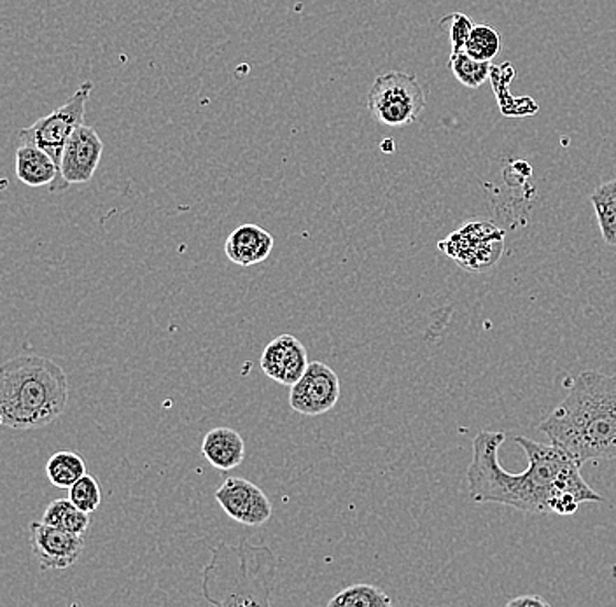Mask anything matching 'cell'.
Here are the masks:
<instances>
[{
  "label": "cell",
  "mask_w": 616,
  "mask_h": 607,
  "mask_svg": "<svg viewBox=\"0 0 616 607\" xmlns=\"http://www.w3.org/2000/svg\"><path fill=\"white\" fill-rule=\"evenodd\" d=\"M505 432L480 431L473 441V461L468 467V487L475 503H497L527 514L574 515L582 503H603L565 450L529 438H514L529 459L520 475L503 470L499 446Z\"/></svg>",
  "instance_id": "1"
},
{
  "label": "cell",
  "mask_w": 616,
  "mask_h": 607,
  "mask_svg": "<svg viewBox=\"0 0 616 607\" xmlns=\"http://www.w3.org/2000/svg\"><path fill=\"white\" fill-rule=\"evenodd\" d=\"M539 431L580 466L616 459V375L580 373L564 401L539 423Z\"/></svg>",
  "instance_id": "2"
},
{
  "label": "cell",
  "mask_w": 616,
  "mask_h": 607,
  "mask_svg": "<svg viewBox=\"0 0 616 607\" xmlns=\"http://www.w3.org/2000/svg\"><path fill=\"white\" fill-rule=\"evenodd\" d=\"M0 373V420L6 428H46L69 405V380L55 361L43 355H18Z\"/></svg>",
  "instance_id": "3"
},
{
  "label": "cell",
  "mask_w": 616,
  "mask_h": 607,
  "mask_svg": "<svg viewBox=\"0 0 616 607\" xmlns=\"http://www.w3.org/2000/svg\"><path fill=\"white\" fill-rule=\"evenodd\" d=\"M277 559L268 547L219 544L204 571V597L216 606H270Z\"/></svg>",
  "instance_id": "4"
},
{
  "label": "cell",
  "mask_w": 616,
  "mask_h": 607,
  "mask_svg": "<svg viewBox=\"0 0 616 607\" xmlns=\"http://www.w3.org/2000/svg\"><path fill=\"white\" fill-rule=\"evenodd\" d=\"M426 108V93L414 74H382L369 93V109L373 118L385 126H408L419 120Z\"/></svg>",
  "instance_id": "5"
},
{
  "label": "cell",
  "mask_w": 616,
  "mask_h": 607,
  "mask_svg": "<svg viewBox=\"0 0 616 607\" xmlns=\"http://www.w3.org/2000/svg\"><path fill=\"white\" fill-rule=\"evenodd\" d=\"M91 90H94V82H82L64 106L35 121L29 129L18 130V146L31 144L41 147L55 159L56 167L61 170L65 146L85 120L86 103L90 100Z\"/></svg>",
  "instance_id": "6"
},
{
  "label": "cell",
  "mask_w": 616,
  "mask_h": 607,
  "mask_svg": "<svg viewBox=\"0 0 616 607\" xmlns=\"http://www.w3.org/2000/svg\"><path fill=\"white\" fill-rule=\"evenodd\" d=\"M503 239L505 233L494 224L470 223L440 242V249L462 268L479 272L496 265L503 253Z\"/></svg>",
  "instance_id": "7"
},
{
  "label": "cell",
  "mask_w": 616,
  "mask_h": 607,
  "mask_svg": "<svg viewBox=\"0 0 616 607\" xmlns=\"http://www.w3.org/2000/svg\"><path fill=\"white\" fill-rule=\"evenodd\" d=\"M340 399V378L321 361L308 364L304 377L292 385L289 407L301 416H324Z\"/></svg>",
  "instance_id": "8"
},
{
  "label": "cell",
  "mask_w": 616,
  "mask_h": 607,
  "mask_svg": "<svg viewBox=\"0 0 616 607\" xmlns=\"http://www.w3.org/2000/svg\"><path fill=\"white\" fill-rule=\"evenodd\" d=\"M224 514L248 527L265 526L274 514V506L262 488L244 478H227L216 493Z\"/></svg>",
  "instance_id": "9"
},
{
  "label": "cell",
  "mask_w": 616,
  "mask_h": 607,
  "mask_svg": "<svg viewBox=\"0 0 616 607\" xmlns=\"http://www.w3.org/2000/svg\"><path fill=\"white\" fill-rule=\"evenodd\" d=\"M31 548L43 571H65L76 564L85 550L81 534L47 526L43 520L31 526Z\"/></svg>",
  "instance_id": "10"
},
{
  "label": "cell",
  "mask_w": 616,
  "mask_h": 607,
  "mask_svg": "<svg viewBox=\"0 0 616 607\" xmlns=\"http://www.w3.org/2000/svg\"><path fill=\"white\" fill-rule=\"evenodd\" d=\"M103 142L95 129L82 123L64 150L61 163V191L70 186L86 185L95 176L102 158Z\"/></svg>",
  "instance_id": "11"
},
{
  "label": "cell",
  "mask_w": 616,
  "mask_h": 607,
  "mask_svg": "<svg viewBox=\"0 0 616 607\" xmlns=\"http://www.w3.org/2000/svg\"><path fill=\"white\" fill-rule=\"evenodd\" d=\"M308 364L307 349L293 334H280L272 340L262 355V369L266 377L289 387L304 377Z\"/></svg>",
  "instance_id": "12"
},
{
  "label": "cell",
  "mask_w": 616,
  "mask_h": 607,
  "mask_svg": "<svg viewBox=\"0 0 616 607\" xmlns=\"http://www.w3.org/2000/svg\"><path fill=\"white\" fill-rule=\"evenodd\" d=\"M274 236L265 228L257 224H242L228 236L224 254L233 265L248 268L266 262L274 251Z\"/></svg>",
  "instance_id": "13"
},
{
  "label": "cell",
  "mask_w": 616,
  "mask_h": 607,
  "mask_svg": "<svg viewBox=\"0 0 616 607\" xmlns=\"http://www.w3.org/2000/svg\"><path fill=\"white\" fill-rule=\"evenodd\" d=\"M16 162V177L29 188L50 186V191L61 192V170L55 159L37 146L20 144L14 154Z\"/></svg>",
  "instance_id": "14"
},
{
  "label": "cell",
  "mask_w": 616,
  "mask_h": 607,
  "mask_svg": "<svg viewBox=\"0 0 616 607\" xmlns=\"http://www.w3.org/2000/svg\"><path fill=\"white\" fill-rule=\"evenodd\" d=\"M201 454L210 466L219 471L239 467L245 457V441L231 428L210 429L201 443Z\"/></svg>",
  "instance_id": "15"
},
{
  "label": "cell",
  "mask_w": 616,
  "mask_h": 607,
  "mask_svg": "<svg viewBox=\"0 0 616 607\" xmlns=\"http://www.w3.org/2000/svg\"><path fill=\"white\" fill-rule=\"evenodd\" d=\"M43 522L74 534L85 536V532L90 529L91 517L90 514L77 508L67 497V499L53 500L52 505L47 506Z\"/></svg>",
  "instance_id": "16"
},
{
  "label": "cell",
  "mask_w": 616,
  "mask_h": 607,
  "mask_svg": "<svg viewBox=\"0 0 616 607\" xmlns=\"http://www.w3.org/2000/svg\"><path fill=\"white\" fill-rule=\"evenodd\" d=\"M46 475L56 488L69 490L77 479L86 475L85 459L70 450H61L47 461Z\"/></svg>",
  "instance_id": "17"
},
{
  "label": "cell",
  "mask_w": 616,
  "mask_h": 607,
  "mask_svg": "<svg viewBox=\"0 0 616 607\" xmlns=\"http://www.w3.org/2000/svg\"><path fill=\"white\" fill-rule=\"evenodd\" d=\"M591 201L604 242L616 245V177L595 189Z\"/></svg>",
  "instance_id": "18"
},
{
  "label": "cell",
  "mask_w": 616,
  "mask_h": 607,
  "mask_svg": "<svg viewBox=\"0 0 616 607\" xmlns=\"http://www.w3.org/2000/svg\"><path fill=\"white\" fill-rule=\"evenodd\" d=\"M450 69L455 79L468 88H480L493 73L488 62H480L468 55L466 49H454L450 55Z\"/></svg>",
  "instance_id": "19"
},
{
  "label": "cell",
  "mask_w": 616,
  "mask_h": 607,
  "mask_svg": "<svg viewBox=\"0 0 616 607\" xmlns=\"http://www.w3.org/2000/svg\"><path fill=\"white\" fill-rule=\"evenodd\" d=\"M330 607H389L393 606L389 595L372 585H352L339 592L328 603Z\"/></svg>",
  "instance_id": "20"
},
{
  "label": "cell",
  "mask_w": 616,
  "mask_h": 607,
  "mask_svg": "<svg viewBox=\"0 0 616 607\" xmlns=\"http://www.w3.org/2000/svg\"><path fill=\"white\" fill-rule=\"evenodd\" d=\"M468 55L480 62H493L501 49V37L497 31L487 25H479L471 32L466 41Z\"/></svg>",
  "instance_id": "21"
},
{
  "label": "cell",
  "mask_w": 616,
  "mask_h": 607,
  "mask_svg": "<svg viewBox=\"0 0 616 607\" xmlns=\"http://www.w3.org/2000/svg\"><path fill=\"white\" fill-rule=\"evenodd\" d=\"M69 499L86 514H94L102 503V490H100L97 478L86 473L82 478L77 479L76 484L69 488Z\"/></svg>",
  "instance_id": "22"
},
{
  "label": "cell",
  "mask_w": 616,
  "mask_h": 607,
  "mask_svg": "<svg viewBox=\"0 0 616 607\" xmlns=\"http://www.w3.org/2000/svg\"><path fill=\"white\" fill-rule=\"evenodd\" d=\"M441 29L449 26L450 43H452V52L454 49H464L466 41L470 38L471 32L475 29L471 18L462 13H452L443 18L440 23Z\"/></svg>",
  "instance_id": "23"
},
{
  "label": "cell",
  "mask_w": 616,
  "mask_h": 607,
  "mask_svg": "<svg viewBox=\"0 0 616 607\" xmlns=\"http://www.w3.org/2000/svg\"><path fill=\"white\" fill-rule=\"evenodd\" d=\"M548 607V603L539 595H520L517 599L509 600L508 607Z\"/></svg>",
  "instance_id": "24"
}]
</instances>
